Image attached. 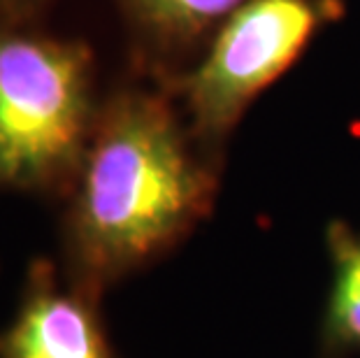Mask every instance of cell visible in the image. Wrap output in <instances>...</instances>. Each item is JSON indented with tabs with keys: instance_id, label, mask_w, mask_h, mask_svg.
Masks as SVG:
<instances>
[{
	"instance_id": "7a4b0ae2",
	"label": "cell",
	"mask_w": 360,
	"mask_h": 358,
	"mask_svg": "<svg viewBox=\"0 0 360 358\" xmlns=\"http://www.w3.org/2000/svg\"><path fill=\"white\" fill-rule=\"evenodd\" d=\"M98 112L82 42L0 17V191L65 198Z\"/></svg>"
},
{
	"instance_id": "3957f363",
	"label": "cell",
	"mask_w": 360,
	"mask_h": 358,
	"mask_svg": "<svg viewBox=\"0 0 360 358\" xmlns=\"http://www.w3.org/2000/svg\"><path fill=\"white\" fill-rule=\"evenodd\" d=\"M340 17V0H247L237 7L181 84L188 128L202 147L224 140L319 30Z\"/></svg>"
},
{
	"instance_id": "8992f818",
	"label": "cell",
	"mask_w": 360,
	"mask_h": 358,
	"mask_svg": "<svg viewBox=\"0 0 360 358\" xmlns=\"http://www.w3.org/2000/svg\"><path fill=\"white\" fill-rule=\"evenodd\" d=\"M130 21L151 42L167 49L191 47L247 0H119Z\"/></svg>"
},
{
	"instance_id": "6da1fadb",
	"label": "cell",
	"mask_w": 360,
	"mask_h": 358,
	"mask_svg": "<svg viewBox=\"0 0 360 358\" xmlns=\"http://www.w3.org/2000/svg\"><path fill=\"white\" fill-rule=\"evenodd\" d=\"M154 91L128 89L98 112L63 198L60 270L84 291L107 288L181 245L212 215L219 177L210 149Z\"/></svg>"
},
{
	"instance_id": "5b68a950",
	"label": "cell",
	"mask_w": 360,
	"mask_h": 358,
	"mask_svg": "<svg viewBox=\"0 0 360 358\" xmlns=\"http://www.w3.org/2000/svg\"><path fill=\"white\" fill-rule=\"evenodd\" d=\"M333 263V288L323 321L328 356L360 349V233L347 221H333L326 231Z\"/></svg>"
},
{
	"instance_id": "277c9868",
	"label": "cell",
	"mask_w": 360,
	"mask_h": 358,
	"mask_svg": "<svg viewBox=\"0 0 360 358\" xmlns=\"http://www.w3.org/2000/svg\"><path fill=\"white\" fill-rule=\"evenodd\" d=\"M101 302L51 258H33L14 314L0 328V358H119Z\"/></svg>"
},
{
	"instance_id": "52a82bcc",
	"label": "cell",
	"mask_w": 360,
	"mask_h": 358,
	"mask_svg": "<svg viewBox=\"0 0 360 358\" xmlns=\"http://www.w3.org/2000/svg\"><path fill=\"white\" fill-rule=\"evenodd\" d=\"M53 0H0V17L14 21H28L37 12L44 10Z\"/></svg>"
}]
</instances>
